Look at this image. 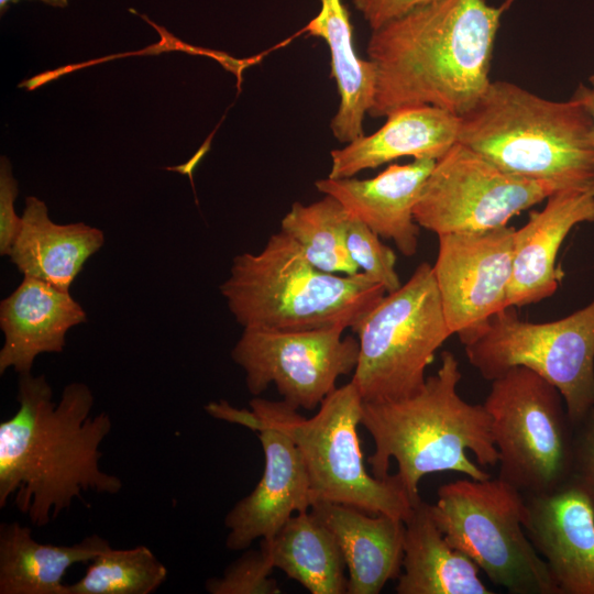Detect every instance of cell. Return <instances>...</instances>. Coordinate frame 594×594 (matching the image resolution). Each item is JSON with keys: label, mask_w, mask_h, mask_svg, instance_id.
<instances>
[{"label": "cell", "mask_w": 594, "mask_h": 594, "mask_svg": "<svg viewBox=\"0 0 594 594\" xmlns=\"http://www.w3.org/2000/svg\"><path fill=\"white\" fill-rule=\"evenodd\" d=\"M15 414L0 424V507L9 502L43 527L82 493L118 494L122 481L100 469L110 433L107 413L91 416L94 394L84 383L63 388L58 402L44 375L19 374Z\"/></svg>", "instance_id": "6da1fadb"}, {"label": "cell", "mask_w": 594, "mask_h": 594, "mask_svg": "<svg viewBox=\"0 0 594 594\" xmlns=\"http://www.w3.org/2000/svg\"><path fill=\"white\" fill-rule=\"evenodd\" d=\"M515 0H437L372 31L373 118L430 105L463 116L488 85L501 19Z\"/></svg>", "instance_id": "7a4b0ae2"}, {"label": "cell", "mask_w": 594, "mask_h": 594, "mask_svg": "<svg viewBox=\"0 0 594 594\" xmlns=\"http://www.w3.org/2000/svg\"><path fill=\"white\" fill-rule=\"evenodd\" d=\"M459 360L441 353L437 372L415 394L398 399L363 400L361 425L374 442L367 462L372 474L385 479L391 460L415 503L426 475L452 471L475 480L491 474L480 466L498 464L490 416L483 404L464 400L458 391Z\"/></svg>", "instance_id": "3957f363"}, {"label": "cell", "mask_w": 594, "mask_h": 594, "mask_svg": "<svg viewBox=\"0 0 594 594\" xmlns=\"http://www.w3.org/2000/svg\"><path fill=\"white\" fill-rule=\"evenodd\" d=\"M458 142L517 177L561 190L594 185V127L574 98L556 101L510 81H491L461 116Z\"/></svg>", "instance_id": "277c9868"}, {"label": "cell", "mask_w": 594, "mask_h": 594, "mask_svg": "<svg viewBox=\"0 0 594 594\" xmlns=\"http://www.w3.org/2000/svg\"><path fill=\"white\" fill-rule=\"evenodd\" d=\"M362 405L360 393L349 382L331 392L309 418L283 400L257 396L250 400L251 409L226 400L209 403L205 409L217 419L253 431L270 427L289 437L305 464L314 504H343L405 521L414 502L397 475L378 479L366 471L358 432Z\"/></svg>", "instance_id": "5b68a950"}, {"label": "cell", "mask_w": 594, "mask_h": 594, "mask_svg": "<svg viewBox=\"0 0 594 594\" xmlns=\"http://www.w3.org/2000/svg\"><path fill=\"white\" fill-rule=\"evenodd\" d=\"M220 292L243 328L287 331L352 329L386 295L384 286L363 272L318 270L280 230L258 253L234 256Z\"/></svg>", "instance_id": "8992f818"}, {"label": "cell", "mask_w": 594, "mask_h": 594, "mask_svg": "<svg viewBox=\"0 0 594 594\" xmlns=\"http://www.w3.org/2000/svg\"><path fill=\"white\" fill-rule=\"evenodd\" d=\"M429 510L446 540L512 594H559L548 565L527 536V501L496 479H461L438 488Z\"/></svg>", "instance_id": "52a82bcc"}, {"label": "cell", "mask_w": 594, "mask_h": 594, "mask_svg": "<svg viewBox=\"0 0 594 594\" xmlns=\"http://www.w3.org/2000/svg\"><path fill=\"white\" fill-rule=\"evenodd\" d=\"M352 330L358 334L359 359L351 382L363 400L417 393L437 350L453 336L432 265L419 264L406 283L386 293Z\"/></svg>", "instance_id": "ba28073f"}, {"label": "cell", "mask_w": 594, "mask_h": 594, "mask_svg": "<svg viewBox=\"0 0 594 594\" xmlns=\"http://www.w3.org/2000/svg\"><path fill=\"white\" fill-rule=\"evenodd\" d=\"M491 382L483 405L498 452V477L526 495L556 491L573 471V425L561 393L525 366Z\"/></svg>", "instance_id": "9c48e42d"}, {"label": "cell", "mask_w": 594, "mask_h": 594, "mask_svg": "<svg viewBox=\"0 0 594 594\" xmlns=\"http://www.w3.org/2000/svg\"><path fill=\"white\" fill-rule=\"evenodd\" d=\"M461 342L484 380L525 366L550 382L561 393L572 425L594 408V296L553 321L522 320L515 307L504 308Z\"/></svg>", "instance_id": "30bf717a"}, {"label": "cell", "mask_w": 594, "mask_h": 594, "mask_svg": "<svg viewBox=\"0 0 594 594\" xmlns=\"http://www.w3.org/2000/svg\"><path fill=\"white\" fill-rule=\"evenodd\" d=\"M559 190L548 182L510 175L457 142L436 161L414 216L419 227L437 235L487 231L507 226Z\"/></svg>", "instance_id": "8fae6325"}, {"label": "cell", "mask_w": 594, "mask_h": 594, "mask_svg": "<svg viewBox=\"0 0 594 594\" xmlns=\"http://www.w3.org/2000/svg\"><path fill=\"white\" fill-rule=\"evenodd\" d=\"M344 330L243 328L231 358L245 372L253 396L273 384L290 407L314 410L337 388V380L358 364L359 341L343 338Z\"/></svg>", "instance_id": "7c38bea8"}, {"label": "cell", "mask_w": 594, "mask_h": 594, "mask_svg": "<svg viewBox=\"0 0 594 594\" xmlns=\"http://www.w3.org/2000/svg\"><path fill=\"white\" fill-rule=\"evenodd\" d=\"M515 228L438 235L432 265L452 334L465 340L506 308Z\"/></svg>", "instance_id": "4fadbf2b"}, {"label": "cell", "mask_w": 594, "mask_h": 594, "mask_svg": "<svg viewBox=\"0 0 594 594\" xmlns=\"http://www.w3.org/2000/svg\"><path fill=\"white\" fill-rule=\"evenodd\" d=\"M525 529L559 594H594V501L573 476L553 492L527 495Z\"/></svg>", "instance_id": "5bb4252c"}, {"label": "cell", "mask_w": 594, "mask_h": 594, "mask_svg": "<svg viewBox=\"0 0 594 594\" xmlns=\"http://www.w3.org/2000/svg\"><path fill=\"white\" fill-rule=\"evenodd\" d=\"M256 431L264 452L263 475L224 518L226 546L234 551L256 539H272L294 513L308 512L314 505L305 464L290 438L270 427Z\"/></svg>", "instance_id": "9a60e30c"}, {"label": "cell", "mask_w": 594, "mask_h": 594, "mask_svg": "<svg viewBox=\"0 0 594 594\" xmlns=\"http://www.w3.org/2000/svg\"><path fill=\"white\" fill-rule=\"evenodd\" d=\"M594 222V196L588 190L564 189L546 199L541 210L514 234L513 273L506 308H520L551 297L563 272L557 257L576 226Z\"/></svg>", "instance_id": "2e32d148"}, {"label": "cell", "mask_w": 594, "mask_h": 594, "mask_svg": "<svg viewBox=\"0 0 594 594\" xmlns=\"http://www.w3.org/2000/svg\"><path fill=\"white\" fill-rule=\"evenodd\" d=\"M435 163L428 158L414 160L405 165L392 164L372 178L327 177L316 180L315 186L410 257L417 252L420 228L414 210Z\"/></svg>", "instance_id": "e0dca14e"}, {"label": "cell", "mask_w": 594, "mask_h": 594, "mask_svg": "<svg viewBox=\"0 0 594 594\" xmlns=\"http://www.w3.org/2000/svg\"><path fill=\"white\" fill-rule=\"evenodd\" d=\"M86 321L85 309L69 290L23 276L20 285L0 302V328L4 337L0 374L9 369L18 374L32 372L37 355L63 352L68 330Z\"/></svg>", "instance_id": "ac0fdd59"}, {"label": "cell", "mask_w": 594, "mask_h": 594, "mask_svg": "<svg viewBox=\"0 0 594 594\" xmlns=\"http://www.w3.org/2000/svg\"><path fill=\"white\" fill-rule=\"evenodd\" d=\"M385 118L376 132L331 151L329 178L353 177L405 156L437 161L459 141L461 117L435 106L405 107Z\"/></svg>", "instance_id": "d6986e66"}, {"label": "cell", "mask_w": 594, "mask_h": 594, "mask_svg": "<svg viewBox=\"0 0 594 594\" xmlns=\"http://www.w3.org/2000/svg\"><path fill=\"white\" fill-rule=\"evenodd\" d=\"M311 514L334 536L348 569L349 594H378L402 572L405 522L359 508L318 502Z\"/></svg>", "instance_id": "ffe728a7"}, {"label": "cell", "mask_w": 594, "mask_h": 594, "mask_svg": "<svg viewBox=\"0 0 594 594\" xmlns=\"http://www.w3.org/2000/svg\"><path fill=\"white\" fill-rule=\"evenodd\" d=\"M20 231L10 250L24 277L69 290L86 262L105 244L103 232L84 222L55 223L45 202L26 197Z\"/></svg>", "instance_id": "44dd1931"}, {"label": "cell", "mask_w": 594, "mask_h": 594, "mask_svg": "<svg viewBox=\"0 0 594 594\" xmlns=\"http://www.w3.org/2000/svg\"><path fill=\"white\" fill-rule=\"evenodd\" d=\"M405 522L402 572L397 594H493L479 576L480 568L444 538L419 498Z\"/></svg>", "instance_id": "7402d4cb"}, {"label": "cell", "mask_w": 594, "mask_h": 594, "mask_svg": "<svg viewBox=\"0 0 594 594\" xmlns=\"http://www.w3.org/2000/svg\"><path fill=\"white\" fill-rule=\"evenodd\" d=\"M300 33L322 38L330 52V76L340 98L330 123L333 136L349 143L364 135L363 120L374 101L376 70L372 61L355 52L350 12L342 0H320V10L297 35Z\"/></svg>", "instance_id": "603a6c76"}, {"label": "cell", "mask_w": 594, "mask_h": 594, "mask_svg": "<svg viewBox=\"0 0 594 594\" xmlns=\"http://www.w3.org/2000/svg\"><path fill=\"white\" fill-rule=\"evenodd\" d=\"M111 547L91 535L74 544L36 541L32 529L19 522L0 525V594H67L63 583L67 570L89 563Z\"/></svg>", "instance_id": "cb8c5ba5"}, {"label": "cell", "mask_w": 594, "mask_h": 594, "mask_svg": "<svg viewBox=\"0 0 594 594\" xmlns=\"http://www.w3.org/2000/svg\"><path fill=\"white\" fill-rule=\"evenodd\" d=\"M261 544L275 568L311 594L346 593L345 562L332 532L311 512L292 516Z\"/></svg>", "instance_id": "d4e9b609"}, {"label": "cell", "mask_w": 594, "mask_h": 594, "mask_svg": "<svg viewBox=\"0 0 594 594\" xmlns=\"http://www.w3.org/2000/svg\"><path fill=\"white\" fill-rule=\"evenodd\" d=\"M351 215L332 196L304 205L294 202L280 221V231L295 240L308 261L330 274L354 275L346 233Z\"/></svg>", "instance_id": "484cf974"}, {"label": "cell", "mask_w": 594, "mask_h": 594, "mask_svg": "<svg viewBox=\"0 0 594 594\" xmlns=\"http://www.w3.org/2000/svg\"><path fill=\"white\" fill-rule=\"evenodd\" d=\"M167 569L146 546L109 547L89 562L67 594H150L166 580Z\"/></svg>", "instance_id": "4316f807"}, {"label": "cell", "mask_w": 594, "mask_h": 594, "mask_svg": "<svg viewBox=\"0 0 594 594\" xmlns=\"http://www.w3.org/2000/svg\"><path fill=\"white\" fill-rule=\"evenodd\" d=\"M381 237L361 220L351 216L346 233L349 253L359 271L392 293L402 286L396 271V254Z\"/></svg>", "instance_id": "83f0119b"}, {"label": "cell", "mask_w": 594, "mask_h": 594, "mask_svg": "<svg viewBox=\"0 0 594 594\" xmlns=\"http://www.w3.org/2000/svg\"><path fill=\"white\" fill-rule=\"evenodd\" d=\"M275 569L267 550H250L232 562L222 576L206 581L211 594H278L279 585L271 576Z\"/></svg>", "instance_id": "f1b7e54d"}, {"label": "cell", "mask_w": 594, "mask_h": 594, "mask_svg": "<svg viewBox=\"0 0 594 594\" xmlns=\"http://www.w3.org/2000/svg\"><path fill=\"white\" fill-rule=\"evenodd\" d=\"M18 182L13 176L8 157L0 158V254L9 255L20 231L22 218L14 209L18 196Z\"/></svg>", "instance_id": "f546056e"}, {"label": "cell", "mask_w": 594, "mask_h": 594, "mask_svg": "<svg viewBox=\"0 0 594 594\" xmlns=\"http://www.w3.org/2000/svg\"><path fill=\"white\" fill-rule=\"evenodd\" d=\"M594 501V408L573 425V471Z\"/></svg>", "instance_id": "4dcf8cb0"}, {"label": "cell", "mask_w": 594, "mask_h": 594, "mask_svg": "<svg viewBox=\"0 0 594 594\" xmlns=\"http://www.w3.org/2000/svg\"><path fill=\"white\" fill-rule=\"evenodd\" d=\"M437 0H353L372 31L384 24Z\"/></svg>", "instance_id": "1f68e13d"}, {"label": "cell", "mask_w": 594, "mask_h": 594, "mask_svg": "<svg viewBox=\"0 0 594 594\" xmlns=\"http://www.w3.org/2000/svg\"><path fill=\"white\" fill-rule=\"evenodd\" d=\"M572 98L580 101L590 114L594 127V85L591 87L580 84Z\"/></svg>", "instance_id": "d6a6232c"}, {"label": "cell", "mask_w": 594, "mask_h": 594, "mask_svg": "<svg viewBox=\"0 0 594 594\" xmlns=\"http://www.w3.org/2000/svg\"><path fill=\"white\" fill-rule=\"evenodd\" d=\"M19 0H0V12L1 14H3L8 7L11 4V3H16ZM45 4H48V6H52V7H55V8H65L68 6V1L69 0H38Z\"/></svg>", "instance_id": "836d02e7"}, {"label": "cell", "mask_w": 594, "mask_h": 594, "mask_svg": "<svg viewBox=\"0 0 594 594\" xmlns=\"http://www.w3.org/2000/svg\"><path fill=\"white\" fill-rule=\"evenodd\" d=\"M591 85H594V74L588 78Z\"/></svg>", "instance_id": "e575fe53"}, {"label": "cell", "mask_w": 594, "mask_h": 594, "mask_svg": "<svg viewBox=\"0 0 594 594\" xmlns=\"http://www.w3.org/2000/svg\"><path fill=\"white\" fill-rule=\"evenodd\" d=\"M588 191L594 196V185L588 189Z\"/></svg>", "instance_id": "d590c367"}]
</instances>
